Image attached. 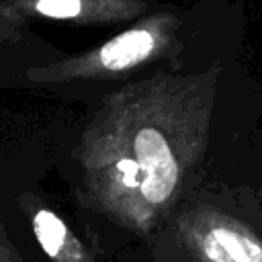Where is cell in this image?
Returning a JSON list of instances; mask_svg holds the SVG:
<instances>
[{
	"mask_svg": "<svg viewBox=\"0 0 262 262\" xmlns=\"http://www.w3.org/2000/svg\"><path fill=\"white\" fill-rule=\"evenodd\" d=\"M223 76L219 57L102 94L74 147L82 203L127 231L156 229L205 156Z\"/></svg>",
	"mask_w": 262,
	"mask_h": 262,
	"instance_id": "obj_1",
	"label": "cell"
},
{
	"mask_svg": "<svg viewBox=\"0 0 262 262\" xmlns=\"http://www.w3.org/2000/svg\"><path fill=\"white\" fill-rule=\"evenodd\" d=\"M229 0H196L190 6L160 4L117 35L82 53L35 61L10 72L12 84L63 88L82 84H129L158 72H180L207 31L233 16Z\"/></svg>",
	"mask_w": 262,
	"mask_h": 262,
	"instance_id": "obj_2",
	"label": "cell"
},
{
	"mask_svg": "<svg viewBox=\"0 0 262 262\" xmlns=\"http://www.w3.org/2000/svg\"><path fill=\"white\" fill-rule=\"evenodd\" d=\"M158 6V0H0V16L18 27L39 18L76 27H117L131 25Z\"/></svg>",
	"mask_w": 262,
	"mask_h": 262,
	"instance_id": "obj_3",
	"label": "cell"
},
{
	"mask_svg": "<svg viewBox=\"0 0 262 262\" xmlns=\"http://www.w3.org/2000/svg\"><path fill=\"white\" fill-rule=\"evenodd\" d=\"M178 235L196 262H262V242L254 229L211 207L182 217Z\"/></svg>",
	"mask_w": 262,
	"mask_h": 262,
	"instance_id": "obj_4",
	"label": "cell"
},
{
	"mask_svg": "<svg viewBox=\"0 0 262 262\" xmlns=\"http://www.w3.org/2000/svg\"><path fill=\"white\" fill-rule=\"evenodd\" d=\"M33 233L53 262H94L90 250L51 209L39 205L31 213Z\"/></svg>",
	"mask_w": 262,
	"mask_h": 262,
	"instance_id": "obj_5",
	"label": "cell"
},
{
	"mask_svg": "<svg viewBox=\"0 0 262 262\" xmlns=\"http://www.w3.org/2000/svg\"><path fill=\"white\" fill-rule=\"evenodd\" d=\"M31 51H49L55 53V49L47 47L37 35L31 33L29 27H18L4 16H0V59H10V57H20Z\"/></svg>",
	"mask_w": 262,
	"mask_h": 262,
	"instance_id": "obj_6",
	"label": "cell"
},
{
	"mask_svg": "<svg viewBox=\"0 0 262 262\" xmlns=\"http://www.w3.org/2000/svg\"><path fill=\"white\" fill-rule=\"evenodd\" d=\"M0 262H27L20 258V254L16 252V248L10 244L2 223H0Z\"/></svg>",
	"mask_w": 262,
	"mask_h": 262,
	"instance_id": "obj_7",
	"label": "cell"
}]
</instances>
